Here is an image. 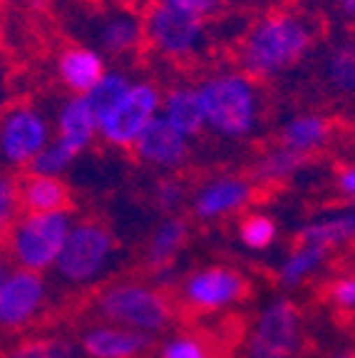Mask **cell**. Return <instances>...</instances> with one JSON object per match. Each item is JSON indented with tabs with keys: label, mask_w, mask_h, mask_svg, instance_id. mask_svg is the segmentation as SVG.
<instances>
[{
	"label": "cell",
	"mask_w": 355,
	"mask_h": 358,
	"mask_svg": "<svg viewBox=\"0 0 355 358\" xmlns=\"http://www.w3.org/2000/svg\"><path fill=\"white\" fill-rule=\"evenodd\" d=\"M20 217V194H17V177L0 169V244H6L8 234Z\"/></svg>",
	"instance_id": "27"
},
{
	"label": "cell",
	"mask_w": 355,
	"mask_h": 358,
	"mask_svg": "<svg viewBox=\"0 0 355 358\" xmlns=\"http://www.w3.org/2000/svg\"><path fill=\"white\" fill-rule=\"evenodd\" d=\"M129 85H132V78H129L124 70H107V73L102 75L100 83L94 85L87 95H85L89 102V107H92L94 117H97V122H100L102 115H107L117 102L122 100L124 92L129 90Z\"/></svg>",
	"instance_id": "25"
},
{
	"label": "cell",
	"mask_w": 355,
	"mask_h": 358,
	"mask_svg": "<svg viewBox=\"0 0 355 358\" xmlns=\"http://www.w3.org/2000/svg\"><path fill=\"white\" fill-rule=\"evenodd\" d=\"M355 239V212H343L338 217L321 219L300 227L296 234V244H313L331 249V246L345 244Z\"/></svg>",
	"instance_id": "24"
},
{
	"label": "cell",
	"mask_w": 355,
	"mask_h": 358,
	"mask_svg": "<svg viewBox=\"0 0 355 358\" xmlns=\"http://www.w3.org/2000/svg\"><path fill=\"white\" fill-rule=\"evenodd\" d=\"M308 162V157L300 155V152H294L289 147H273V150L263 152L256 164L251 167V182L261 187H273V185H283L289 182L294 174H298L303 169V164Z\"/></svg>",
	"instance_id": "22"
},
{
	"label": "cell",
	"mask_w": 355,
	"mask_h": 358,
	"mask_svg": "<svg viewBox=\"0 0 355 358\" xmlns=\"http://www.w3.org/2000/svg\"><path fill=\"white\" fill-rule=\"evenodd\" d=\"M338 189H340V194L353 196L355 199V167H345L343 172L338 174Z\"/></svg>",
	"instance_id": "35"
},
{
	"label": "cell",
	"mask_w": 355,
	"mask_h": 358,
	"mask_svg": "<svg viewBox=\"0 0 355 358\" xmlns=\"http://www.w3.org/2000/svg\"><path fill=\"white\" fill-rule=\"evenodd\" d=\"M97 50L102 55L112 57H124L134 55V52L145 45V25H142V15L132 8H115V10L105 13L97 25Z\"/></svg>",
	"instance_id": "16"
},
{
	"label": "cell",
	"mask_w": 355,
	"mask_h": 358,
	"mask_svg": "<svg viewBox=\"0 0 355 358\" xmlns=\"http://www.w3.org/2000/svg\"><path fill=\"white\" fill-rule=\"evenodd\" d=\"M152 199H154V207L159 212H174V209L182 207V201L187 199V187L174 177H164L154 185L152 192Z\"/></svg>",
	"instance_id": "31"
},
{
	"label": "cell",
	"mask_w": 355,
	"mask_h": 358,
	"mask_svg": "<svg viewBox=\"0 0 355 358\" xmlns=\"http://www.w3.org/2000/svg\"><path fill=\"white\" fill-rule=\"evenodd\" d=\"M328 249L313 244H296L291 257L286 259V264L281 266V281L286 286H296L311 274L313 268L326 259Z\"/></svg>",
	"instance_id": "26"
},
{
	"label": "cell",
	"mask_w": 355,
	"mask_h": 358,
	"mask_svg": "<svg viewBox=\"0 0 355 358\" xmlns=\"http://www.w3.org/2000/svg\"><path fill=\"white\" fill-rule=\"evenodd\" d=\"M276 222H273L268 214L261 212H254V214H246L239 224V236L249 249H256V252H261V249H268V246L276 241Z\"/></svg>",
	"instance_id": "28"
},
{
	"label": "cell",
	"mask_w": 355,
	"mask_h": 358,
	"mask_svg": "<svg viewBox=\"0 0 355 358\" xmlns=\"http://www.w3.org/2000/svg\"><path fill=\"white\" fill-rule=\"evenodd\" d=\"M182 291L187 306L196 311H217L246 299L249 284L244 274L229 266H206L189 276Z\"/></svg>",
	"instance_id": "11"
},
{
	"label": "cell",
	"mask_w": 355,
	"mask_h": 358,
	"mask_svg": "<svg viewBox=\"0 0 355 358\" xmlns=\"http://www.w3.org/2000/svg\"><path fill=\"white\" fill-rule=\"evenodd\" d=\"M256 187L249 177L224 174L206 182L194 194V214L199 219H219L226 214L241 212L254 199Z\"/></svg>",
	"instance_id": "13"
},
{
	"label": "cell",
	"mask_w": 355,
	"mask_h": 358,
	"mask_svg": "<svg viewBox=\"0 0 355 358\" xmlns=\"http://www.w3.org/2000/svg\"><path fill=\"white\" fill-rule=\"evenodd\" d=\"M132 152L142 164L164 169V172H174V169H182L189 162L191 147H189L187 137L174 132L161 117H154L145 127V132L137 137Z\"/></svg>",
	"instance_id": "12"
},
{
	"label": "cell",
	"mask_w": 355,
	"mask_h": 358,
	"mask_svg": "<svg viewBox=\"0 0 355 358\" xmlns=\"http://www.w3.org/2000/svg\"><path fill=\"white\" fill-rule=\"evenodd\" d=\"M331 6L345 22L355 25V0H331Z\"/></svg>",
	"instance_id": "36"
},
{
	"label": "cell",
	"mask_w": 355,
	"mask_h": 358,
	"mask_svg": "<svg viewBox=\"0 0 355 358\" xmlns=\"http://www.w3.org/2000/svg\"><path fill=\"white\" fill-rule=\"evenodd\" d=\"M78 159V155L67 150L62 142H57L52 137V142L35 157L33 162H30L28 172L30 174H43V177H60L62 172H67V167Z\"/></svg>",
	"instance_id": "29"
},
{
	"label": "cell",
	"mask_w": 355,
	"mask_h": 358,
	"mask_svg": "<svg viewBox=\"0 0 355 358\" xmlns=\"http://www.w3.org/2000/svg\"><path fill=\"white\" fill-rule=\"evenodd\" d=\"M20 209L25 214L70 212V187L60 177H43V174H25L17 179Z\"/></svg>",
	"instance_id": "19"
},
{
	"label": "cell",
	"mask_w": 355,
	"mask_h": 358,
	"mask_svg": "<svg viewBox=\"0 0 355 358\" xmlns=\"http://www.w3.org/2000/svg\"><path fill=\"white\" fill-rule=\"evenodd\" d=\"M161 358H214L211 356V348L204 338H196V336H182V338H174L164 346Z\"/></svg>",
	"instance_id": "32"
},
{
	"label": "cell",
	"mask_w": 355,
	"mask_h": 358,
	"mask_svg": "<svg viewBox=\"0 0 355 358\" xmlns=\"http://www.w3.org/2000/svg\"><path fill=\"white\" fill-rule=\"evenodd\" d=\"M326 299L335 308L343 311H355V276H343L326 286Z\"/></svg>",
	"instance_id": "33"
},
{
	"label": "cell",
	"mask_w": 355,
	"mask_h": 358,
	"mask_svg": "<svg viewBox=\"0 0 355 358\" xmlns=\"http://www.w3.org/2000/svg\"><path fill=\"white\" fill-rule=\"evenodd\" d=\"M107 70V57L89 45H67L55 60L57 80L70 95H87Z\"/></svg>",
	"instance_id": "14"
},
{
	"label": "cell",
	"mask_w": 355,
	"mask_h": 358,
	"mask_svg": "<svg viewBox=\"0 0 355 358\" xmlns=\"http://www.w3.org/2000/svg\"><path fill=\"white\" fill-rule=\"evenodd\" d=\"M13 262L8 257H0V289H3V284L8 281V276L13 274Z\"/></svg>",
	"instance_id": "37"
},
{
	"label": "cell",
	"mask_w": 355,
	"mask_h": 358,
	"mask_svg": "<svg viewBox=\"0 0 355 358\" xmlns=\"http://www.w3.org/2000/svg\"><path fill=\"white\" fill-rule=\"evenodd\" d=\"M300 341V313L291 299L273 301L249 341V358H294Z\"/></svg>",
	"instance_id": "9"
},
{
	"label": "cell",
	"mask_w": 355,
	"mask_h": 358,
	"mask_svg": "<svg viewBox=\"0 0 355 358\" xmlns=\"http://www.w3.org/2000/svg\"><path fill=\"white\" fill-rule=\"evenodd\" d=\"M97 308L112 324L132 331H159L174 321V303L161 289L137 284V281H119L100 291Z\"/></svg>",
	"instance_id": "4"
},
{
	"label": "cell",
	"mask_w": 355,
	"mask_h": 358,
	"mask_svg": "<svg viewBox=\"0 0 355 358\" xmlns=\"http://www.w3.org/2000/svg\"><path fill=\"white\" fill-rule=\"evenodd\" d=\"M50 142V117L33 102H17L0 115V164L10 169H28Z\"/></svg>",
	"instance_id": "6"
},
{
	"label": "cell",
	"mask_w": 355,
	"mask_h": 358,
	"mask_svg": "<svg viewBox=\"0 0 355 358\" xmlns=\"http://www.w3.org/2000/svg\"><path fill=\"white\" fill-rule=\"evenodd\" d=\"M161 107V90L152 80H137L129 85L124 97L112 107L107 115H102L97 122V137L105 145L132 150L134 142L145 127L154 117H159Z\"/></svg>",
	"instance_id": "7"
},
{
	"label": "cell",
	"mask_w": 355,
	"mask_h": 358,
	"mask_svg": "<svg viewBox=\"0 0 355 358\" xmlns=\"http://www.w3.org/2000/svg\"><path fill=\"white\" fill-rule=\"evenodd\" d=\"M48 299V284L43 274L13 268V274L0 289V331H20L40 316Z\"/></svg>",
	"instance_id": "10"
},
{
	"label": "cell",
	"mask_w": 355,
	"mask_h": 358,
	"mask_svg": "<svg viewBox=\"0 0 355 358\" xmlns=\"http://www.w3.org/2000/svg\"><path fill=\"white\" fill-rule=\"evenodd\" d=\"M8 358H75V346L67 338H38L20 343Z\"/></svg>",
	"instance_id": "30"
},
{
	"label": "cell",
	"mask_w": 355,
	"mask_h": 358,
	"mask_svg": "<svg viewBox=\"0 0 355 358\" xmlns=\"http://www.w3.org/2000/svg\"><path fill=\"white\" fill-rule=\"evenodd\" d=\"M142 25L145 43L169 60H189L199 55L206 43V20L159 3L147 6Z\"/></svg>",
	"instance_id": "8"
},
{
	"label": "cell",
	"mask_w": 355,
	"mask_h": 358,
	"mask_svg": "<svg viewBox=\"0 0 355 358\" xmlns=\"http://www.w3.org/2000/svg\"><path fill=\"white\" fill-rule=\"evenodd\" d=\"M331 140V122L318 112H300L281 127V145L311 157Z\"/></svg>",
	"instance_id": "21"
},
{
	"label": "cell",
	"mask_w": 355,
	"mask_h": 358,
	"mask_svg": "<svg viewBox=\"0 0 355 358\" xmlns=\"http://www.w3.org/2000/svg\"><path fill=\"white\" fill-rule=\"evenodd\" d=\"M321 78L333 95L355 100V35L328 45L321 60Z\"/></svg>",
	"instance_id": "20"
},
{
	"label": "cell",
	"mask_w": 355,
	"mask_h": 358,
	"mask_svg": "<svg viewBox=\"0 0 355 358\" xmlns=\"http://www.w3.org/2000/svg\"><path fill=\"white\" fill-rule=\"evenodd\" d=\"M150 343V334L122 326H94L82 334V348L89 358H134Z\"/></svg>",
	"instance_id": "18"
},
{
	"label": "cell",
	"mask_w": 355,
	"mask_h": 358,
	"mask_svg": "<svg viewBox=\"0 0 355 358\" xmlns=\"http://www.w3.org/2000/svg\"><path fill=\"white\" fill-rule=\"evenodd\" d=\"M159 117L187 140H194L206 129L201 102L196 95V85L179 83L161 92Z\"/></svg>",
	"instance_id": "17"
},
{
	"label": "cell",
	"mask_w": 355,
	"mask_h": 358,
	"mask_svg": "<svg viewBox=\"0 0 355 358\" xmlns=\"http://www.w3.org/2000/svg\"><path fill=\"white\" fill-rule=\"evenodd\" d=\"M204 124L219 137L244 140L261 122L263 95L259 83L241 70H219L196 85Z\"/></svg>",
	"instance_id": "2"
},
{
	"label": "cell",
	"mask_w": 355,
	"mask_h": 358,
	"mask_svg": "<svg viewBox=\"0 0 355 358\" xmlns=\"http://www.w3.org/2000/svg\"><path fill=\"white\" fill-rule=\"evenodd\" d=\"M152 3L177 8V10L189 13V15H194V17H201V20L214 17L224 6V0H152Z\"/></svg>",
	"instance_id": "34"
},
{
	"label": "cell",
	"mask_w": 355,
	"mask_h": 358,
	"mask_svg": "<svg viewBox=\"0 0 355 358\" xmlns=\"http://www.w3.org/2000/svg\"><path fill=\"white\" fill-rule=\"evenodd\" d=\"M70 229H73L70 212L22 214L8 234L6 257L13 262V266L43 274L55 266Z\"/></svg>",
	"instance_id": "3"
},
{
	"label": "cell",
	"mask_w": 355,
	"mask_h": 358,
	"mask_svg": "<svg viewBox=\"0 0 355 358\" xmlns=\"http://www.w3.org/2000/svg\"><path fill=\"white\" fill-rule=\"evenodd\" d=\"M52 137L73 155H82L97 140V117L85 95H70L60 102L52 124Z\"/></svg>",
	"instance_id": "15"
},
{
	"label": "cell",
	"mask_w": 355,
	"mask_h": 358,
	"mask_svg": "<svg viewBox=\"0 0 355 358\" xmlns=\"http://www.w3.org/2000/svg\"><path fill=\"white\" fill-rule=\"evenodd\" d=\"M318 38L311 17L273 10L251 25L239 43V70L251 80H271L289 73L308 57Z\"/></svg>",
	"instance_id": "1"
},
{
	"label": "cell",
	"mask_w": 355,
	"mask_h": 358,
	"mask_svg": "<svg viewBox=\"0 0 355 358\" xmlns=\"http://www.w3.org/2000/svg\"><path fill=\"white\" fill-rule=\"evenodd\" d=\"M112 252H115V236L105 224L97 219H82L75 224L67 234L65 246L55 262L57 279L67 284H87L102 274Z\"/></svg>",
	"instance_id": "5"
},
{
	"label": "cell",
	"mask_w": 355,
	"mask_h": 358,
	"mask_svg": "<svg viewBox=\"0 0 355 358\" xmlns=\"http://www.w3.org/2000/svg\"><path fill=\"white\" fill-rule=\"evenodd\" d=\"M189 236V224L187 219L182 217H169L159 224L154 229L150 239V246H147V266L161 271V268H169L174 254L187 244Z\"/></svg>",
	"instance_id": "23"
}]
</instances>
